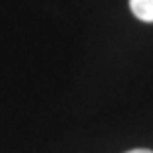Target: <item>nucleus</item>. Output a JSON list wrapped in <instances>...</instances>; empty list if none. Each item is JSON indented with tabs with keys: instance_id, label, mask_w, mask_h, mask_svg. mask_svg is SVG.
Segmentation results:
<instances>
[{
	"instance_id": "1",
	"label": "nucleus",
	"mask_w": 153,
	"mask_h": 153,
	"mask_svg": "<svg viewBox=\"0 0 153 153\" xmlns=\"http://www.w3.org/2000/svg\"><path fill=\"white\" fill-rule=\"evenodd\" d=\"M129 8L141 22H153V0H129Z\"/></svg>"
},
{
	"instance_id": "2",
	"label": "nucleus",
	"mask_w": 153,
	"mask_h": 153,
	"mask_svg": "<svg viewBox=\"0 0 153 153\" xmlns=\"http://www.w3.org/2000/svg\"><path fill=\"white\" fill-rule=\"evenodd\" d=\"M127 153H153L151 149H131V151H127Z\"/></svg>"
}]
</instances>
